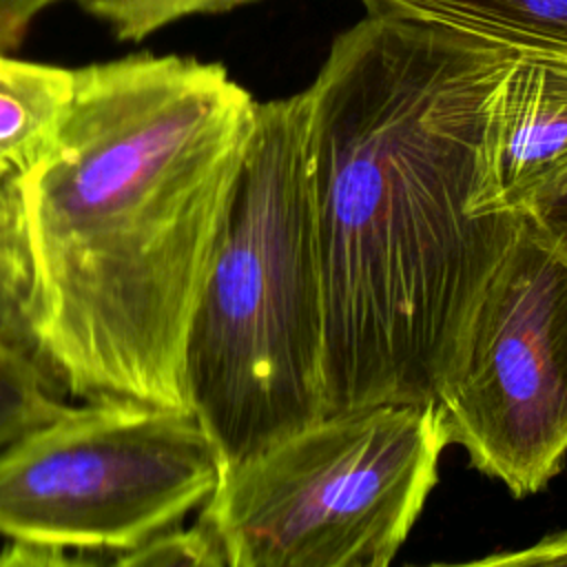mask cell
Returning a JSON list of instances; mask_svg holds the SVG:
<instances>
[{
	"instance_id": "obj_1",
	"label": "cell",
	"mask_w": 567,
	"mask_h": 567,
	"mask_svg": "<svg viewBox=\"0 0 567 567\" xmlns=\"http://www.w3.org/2000/svg\"><path fill=\"white\" fill-rule=\"evenodd\" d=\"M255 104L195 58L75 69L58 133L0 184V295L53 385L190 410L188 326Z\"/></svg>"
},
{
	"instance_id": "obj_2",
	"label": "cell",
	"mask_w": 567,
	"mask_h": 567,
	"mask_svg": "<svg viewBox=\"0 0 567 567\" xmlns=\"http://www.w3.org/2000/svg\"><path fill=\"white\" fill-rule=\"evenodd\" d=\"M516 55L434 20L368 13L301 91L326 414L430 403L454 374L525 217L472 208Z\"/></svg>"
},
{
	"instance_id": "obj_3",
	"label": "cell",
	"mask_w": 567,
	"mask_h": 567,
	"mask_svg": "<svg viewBox=\"0 0 567 567\" xmlns=\"http://www.w3.org/2000/svg\"><path fill=\"white\" fill-rule=\"evenodd\" d=\"M184 383L221 467L326 416L301 93L255 104L190 317Z\"/></svg>"
},
{
	"instance_id": "obj_4",
	"label": "cell",
	"mask_w": 567,
	"mask_h": 567,
	"mask_svg": "<svg viewBox=\"0 0 567 567\" xmlns=\"http://www.w3.org/2000/svg\"><path fill=\"white\" fill-rule=\"evenodd\" d=\"M447 445L436 401L326 414L221 467L197 520L228 567H388Z\"/></svg>"
},
{
	"instance_id": "obj_5",
	"label": "cell",
	"mask_w": 567,
	"mask_h": 567,
	"mask_svg": "<svg viewBox=\"0 0 567 567\" xmlns=\"http://www.w3.org/2000/svg\"><path fill=\"white\" fill-rule=\"evenodd\" d=\"M219 476L190 410L66 408L0 450V536L115 560L202 507Z\"/></svg>"
},
{
	"instance_id": "obj_6",
	"label": "cell",
	"mask_w": 567,
	"mask_h": 567,
	"mask_svg": "<svg viewBox=\"0 0 567 567\" xmlns=\"http://www.w3.org/2000/svg\"><path fill=\"white\" fill-rule=\"evenodd\" d=\"M450 443L514 496L567 461V264L527 217L485 286L461 361L436 396Z\"/></svg>"
},
{
	"instance_id": "obj_7",
	"label": "cell",
	"mask_w": 567,
	"mask_h": 567,
	"mask_svg": "<svg viewBox=\"0 0 567 567\" xmlns=\"http://www.w3.org/2000/svg\"><path fill=\"white\" fill-rule=\"evenodd\" d=\"M563 179H567V55L518 49L489 106L472 208L478 215H525Z\"/></svg>"
},
{
	"instance_id": "obj_8",
	"label": "cell",
	"mask_w": 567,
	"mask_h": 567,
	"mask_svg": "<svg viewBox=\"0 0 567 567\" xmlns=\"http://www.w3.org/2000/svg\"><path fill=\"white\" fill-rule=\"evenodd\" d=\"M75 91V69L0 53V184L27 168L58 133Z\"/></svg>"
},
{
	"instance_id": "obj_9",
	"label": "cell",
	"mask_w": 567,
	"mask_h": 567,
	"mask_svg": "<svg viewBox=\"0 0 567 567\" xmlns=\"http://www.w3.org/2000/svg\"><path fill=\"white\" fill-rule=\"evenodd\" d=\"M368 13L434 20L520 51L567 55V0H361Z\"/></svg>"
},
{
	"instance_id": "obj_10",
	"label": "cell",
	"mask_w": 567,
	"mask_h": 567,
	"mask_svg": "<svg viewBox=\"0 0 567 567\" xmlns=\"http://www.w3.org/2000/svg\"><path fill=\"white\" fill-rule=\"evenodd\" d=\"M53 381L16 337L0 326V450L22 432L58 416L64 405Z\"/></svg>"
},
{
	"instance_id": "obj_11",
	"label": "cell",
	"mask_w": 567,
	"mask_h": 567,
	"mask_svg": "<svg viewBox=\"0 0 567 567\" xmlns=\"http://www.w3.org/2000/svg\"><path fill=\"white\" fill-rule=\"evenodd\" d=\"M104 20L120 40H142L157 29L197 13H219L252 0H75Z\"/></svg>"
},
{
	"instance_id": "obj_12",
	"label": "cell",
	"mask_w": 567,
	"mask_h": 567,
	"mask_svg": "<svg viewBox=\"0 0 567 567\" xmlns=\"http://www.w3.org/2000/svg\"><path fill=\"white\" fill-rule=\"evenodd\" d=\"M117 565L171 567V565H224L221 549L213 534L197 520L188 529L179 525L151 536L140 547L117 556Z\"/></svg>"
},
{
	"instance_id": "obj_13",
	"label": "cell",
	"mask_w": 567,
	"mask_h": 567,
	"mask_svg": "<svg viewBox=\"0 0 567 567\" xmlns=\"http://www.w3.org/2000/svg\"><path fill=\"white\" fill-rule=\"evenodd\" d=\"M525 217L545 244L567 264V179L540 195Z\"/></svg>"
},
{
	"instance_id": "obj_14",
	"label": "cell",
	"mask_w": 567,
	"mask_h": 567,
	"mask_svg": "<svg viewBox=\"0 0 567 567\" xmlns=\"http://www.w3.org/2000/svg\"><path fill=\"white\" fill-rule=\"evenodd\" d=\"M474 565H567V529L547 534L532 547L474 560Z\"/></svg>"
},
{
	"instance_id": "obj_15",
	"label": "cell",
	"mask_w": 567,
	"mask_h": 567,
	"mask_svg": "<svg viewBox=\"0 0 567 567\" xmlns=\"http://www.w3.org/2000/svg\"><path fill=\"white\" fill-rule=\"evenodd\" d=\"M55 0H0V53H9L24 38L31 20Z\"/></svg>"
},
{
	"instance_id": "obj_16",
	"label": "cell",
	"mask_w": 567,
	"mask_h": 567,
	"mask_svg": "<svg viewBox=\"0 0 567 567\" xmlns=\"http://www.w3.org/2000/svg\"><path fill=\"white\" fill-rule=\"evenodd\" d=\"M71 563H78V558L64 556V549L35 545V543H20V540H11V545H7L4 551L0 554V565H71Z\"/></svg>"
}]
</instances>
